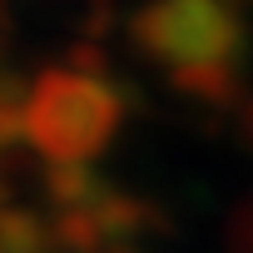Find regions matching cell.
Returning <instances> with one entry per match:
<instances>
[{
  "label": "cell",
  "instance_id": "obj_1",
  "mask_svg": "<svg viewBox=\"0 0 253 253\" xmlns=\"http://www.w3.org/2000/svg\"><path fill=\"white\" fill-rule=\"evenodd\" d=\"M139 35L154 50L209 60V55L228 50L233 15L218 5V0H154V5L139 15Z\"/></svg>",
  "mask_w": 253,
  "mask_h": 253
}]
</instances>
